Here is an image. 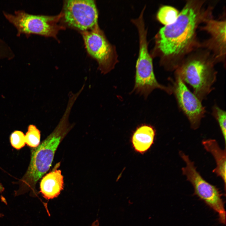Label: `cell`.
<instances>
[{
    "label": "cell",
    "mask_w": 226,
    "mask_h": 226,
    "mask_svg": "<svg viewBox=\"0 0 226 226\" xmlns=\"http://www.w3.org/2000/svg\"><path fill=\"white\" fill-rule=\"evenodd\" d=\"M15 54L9 45L3 40L0 39V59H12Z\"/></svg>",
    "instance_id": "18"
},
{
    "label": "cell",
    "mask_w": 226,
    "mask_h": 226,
    "mask_svg": "<svg viewBox=\"0 0 226 226\" xmlns=\"http://www.w3.org/2000/svg\"><path fill=\"white\" fill-rule=\"evenodd\" d=\"M156 131L152 126L143 124L138 126L132 133L131 145L136 153L143 154L151 147L154 143Z\"/></svg>",
    "instance_id": "11"
},
{
    "label": "cell",
    "mask_w": 226,
    "mask_h": 226,
    "mask_svg": "<svg viewBox=\"0 0 226 226\" xmlns=\"http://www.w3.org/2000/svg\"><path fill=\"white\" fill-rule=\"evenodd\" d=\"M72 108L71 105H67L55 129L32 150L30 164L23 180V189L19 195L31 190L32 196H37L35 187L37 181L49 169L59 144L73 126L69 121Z\"/></svg>",
    "instance_id": "2"
},
{
    "label": "cell",
    "mask_w": 226,
    "mask_h": 226,
    "mask_svg": "<svg viewBox=\"0 0 226 226\" xmlns=\"http://www.w3.org/2000/svg\"><path fill=\"white\" fill-rule=\"evenodd\" d=\"M40 130L35 125H29L25 135V143L31 147L36 148L40 144Z\"/></svg>",
    "instance_id": "15"
},
{
    "label": "cell",
    "mask_w": 226,
    "mask_h": 226,
    "mask_svg": "<svg viewBox=\"0 0 226 226\" xmlns=\"http://www.w3.org/2000/svg\"><path fill=\"white\" fill-rule=\"evenodd\" d=\"M5 18L16 29V35L22 34L27 38L32 34L55 37L62 28L58 24L61 14L56 16L29 14L23 10L15 11L14 14L3 11Z\"/></svg>",
    "instance_id": "5"
},
{
    "label": "cell",
    "mask_w": 226,
    "mask_h": 226,
    "mask_svg": "<svg viewBox=\"0 0 226 226\" xmlns=\"http://www.w3.org/2000/svg\"><path fill=\"white\" fill-rule=\"evenodd\" d=\"M63 12L66 23L83 32L90 30L98 24V13L94 0L66 1Z\"/></svg>",
    "instance_id": "8"
},
{
    "label": "cell",
    "mask_w": 226,
    "mask_h": 226,
    "mask_svg": "<svg viewBox=\"0 0 226 226\" xmlns=\"http://www.w3.org/2000/svg\"><path fill=\"white\" fill-rule=\"evenodd\" d=\"M215 63L207 50L193 51L175 70V75L191 86L193 93L201 101L212 91L216 80Z\"/></svg>",
    "instance_id": "3"
},
{
    "label": "cell",
    "mask_w": 226,
    "mask_h": 226,
    "mask_svg": "<svg viewBox=\"0 0 226 226\" xmlns=\"http://www.w3.org/2000/svg\"><path fill=\"white\" fill-rule=\"evenodd\" d=\"M205 1L189 0L172 24L160 29L156 39L155 50L160 63L167 70H175L186 57L200 44L196 39L199 26L212 14L213 7H206Z\"/></svg>",
    "instance_id": "1"
},
{
    "label": "cell",
    "mask_w": 226,
    "mask_h": 226,
    "mask_svg": "<svg viewBox=\"0 0 226 226\" xmlns=\"http://www.w3.org/2000/svg\"><path fill=\"white\" fill-rule=\"evenodd\" d=\"M179 13L175 8L170 6L165 5L161 7L157 14L159 21L164 26L173 23L177 19Z\"/></svg>",
    "instance_id": "14"
},
{
    "label": "cell",
    "mask_w": 226,
    "mask_h": 226,
    "mask_svg": "<svg viewBox=\"0 0 226 226\" xmlns=\"http://www.w3.org/2000/svg\"><path fill=\"white\" fill-rule=\"evenodd\" d=\"M10 141L12 146L17 149H19L25 145V135L19 131H15L11 135Z\"/></svg>",
    "instance_id": "17"
},
{
    "label": "cell",
    "mask_w": 226,
    "mask_h": 226,
    "mask_svg": "<svg viewBox=\"0 0 226 226\" xmlns=\"http://www.w3.org/2000/svg\"><path fill=\"white\" fill-rule=\"evenodd\" d=\"M202 143L206 150L211 153L216 163V167L213 172L220 177L223 180L226 186V150L220 147L215 139L203 140Z\"/></svg>",
    "instance_id": "13"
},
{
    "label": "cell",
    "mask_w": 226,
    "mask_h": 226,
    "mask_svg": "<svg viewBox=\"0 0 226 226\" xmlns=\"http://www.w3.org/2000/svg\"><path fill=\"white\" fill-rule=\"evenodd\" d=\"M179 154L186 164L182 168V173L193 186L195 193L218 213L220 221L225 224V211L218 189L202 178L188 156L182 151H180Z\"/></svg>",
    "instance_id": "6"
},
{
    "label": "cell",
    "mask_w": 226,
    "mask_h": 226,
    "mask_svg": "<svg viewBox=\"0 0 226 226\" xmlns=\"http://www.w3.org/2000/svg\"><path fill=\"white\" fill-rule=\"evenodd\" d=\"M82 35L88 53L97 61L99 67L105 74L114 67L117 62L115 48L108 42L98 24Z\"/></svg>",
    "instance_id": "7"
},
{
    "label": "cell",
    "mask_w": 226,
    "mask_h": 226,
    "mask_svg": "<svg viewBox=\"0 0 226 226\" xmlns=\"http://www.w3.org/2000/svg\"><path fill=\"white\" fill-rule=\"evenodd\" d=\"M63 176L60 170L55 169L44 176L40 183V192L47 200L57 197L63 189Z\"/></svg>",
    "instance_id": "12"
},
{
    "label": "cell",
    "mask_w": 226,
    "mask_h": 226,
    "mask_svg": "<svg viewBox=\"0 0 226 226\" xmlns=\"http://www.w3.org/2000/svg\"><path fill=\"white\" fill-rule=\"evenodd\" d=\"M213 114L217 121L222 133L226 143V112L216 105L214 106L213 109Z\"/></svg>",
    "instance_id": "16"
},
{
    "label": "cell",
    "mask_w": 226,
    "mask_h": 226,
    "mask_svg": "<svg viewBox=\"0 0 226 226\" xmlns=\"http://www.w3.org/2000/svg\"><path fill=\"white\" fill-rule=\"evenodd\" d=\"M99 223L98 220L97 219L92 223L91 226H99Z\"/></svg>",
    "instance_id": "19"
},
{
    "label": "cell",
    "mask_w": 226,
    "mask_h": 226,
    "mask_svg": "<svg viewBox=\"0 0 226 226\" xmlns=\"http://www.w3.org/2000/svg\"><path fill=\"white\" fill-rule=\"evenodd\" d=\"M171 87L173 93L181 110L188 118L191 127L198 128L206 111L201 101L188 88L184 82L178 76Z\"/></svg>",
    "instance_id": "9"
},
{
    "label": "cell",
    "mask_w": 226,
    "mask_h": 226,
    "mask_svg": "<svg viewBox=\"0 0 226 226\" xmlns=\"http://www.w3.org/2000/svg\"><path fill=\"white\" fill-rule=\"evenodd\" d=\"M3 216V215L2 213H0V218Z\"/></svg>",
    "instance_id": "20"
},
{
    "label": "cell",
    "mask_w": 226,
    "mask_h": 226,
    "mask_svg": "<svg viewBox=\"0 0 226 226\" xmlns=\"http://www.w3.org/2000/svg\"><path fill=\"white\" fill-rule=\"evenodd\" d=\"M136 26L138 31L139 50L136 66L135 84L133 91L143 95L145 98L157 89L164 91L168 94H171V87L160 84L155 77L152 58L148 51L147 30L144 23L139 22Z\"/></svg>",
    "instance_id": "4"
},
{
    "label": "cell",
    "mask_w": 226,
    "mask_h": 226,
    "mask_svg": "<svg viewBox=\"0 0 226 226\" xmlns=\"http://www.w3.org/2000/svg\"><path fill=\"white\" fill-rule=\"evenodd\" d=\"M202 30L206 31L209 38L200 47L206 48L209 51L216 62L225 61L226 55V20H218L213 18V14L203 22Z\"/></svg>",
    "instance_id": "10"
}]
</instances>
